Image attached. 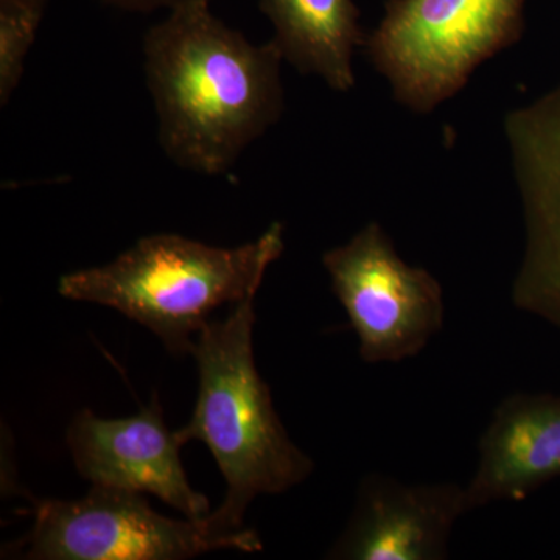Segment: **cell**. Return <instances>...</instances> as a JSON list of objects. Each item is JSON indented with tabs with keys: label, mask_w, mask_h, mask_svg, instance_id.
<instances>
[{
	"label": "cell",
	"mask_w": 560,
	"mask_h": 560,
	"mask_svg": "<svg viewBox=\"0 0 560 560\" xmlns=\"http://www.w3.org/2000/svg\"><path fill=\"white\" fill-rule=\"evenodd\" d=\"M469 511L466 488L456 482L405 485L389 475H368L329 558L447 559L453 528Z\"/></svg>",
	"instance_id": "9c48e42d"
},
{
	"label": "cell",
	"mask_w": 560,
	"mask_h": 560,
	"mask_svg": "<svg viewBox=\"0 0 560 560\" xmlns=\"http://www.w3.org/2000/svg\"><path fill=\"white\" fill-rule=\"evenodd\" d=\"M323 267L364 363L415 359L444 327L440 280L401 259L377 221L361 228L345 245L326 250Z\"/></svg>",
	"instance_id": "5b68a950"
},
{
	"label": "cell",
	"mask_w": 560,
	"mask_h": 560,
	"mask_svg": "<svg viewBox=\"0 0 560 560\" xmlns=\"http://www.w3.org/2000/svg\"><path fill=\"white\" fill-rule=\"evenodd\" d=\"M283 232L276 221L256 241L235 248L150 235L109 264L62 276L58 291L120 312L153 331L172 355L184 357L217 308L256 298L285 249Z\"/></svg>",
	"instance_id": "3957f363"
},
{
	"label": "cell",
	"mask_w": 560,
	"mask_h": 560,
	"mask_svg": "<svg viewBox=\"0 0 560 560\" xmlns=\"http://www.w3.org/2000/svg\"><path fill=\"white\" fill-rule=\"evenodd\" d=\"M254 300L234 305L224 319L209 320L194 341L200 390L194 415L176 431L180 444L200 441L226 481V497L208 515L220 534H237L253 500L296 488L311 477L313 460L290 440L270 386L254 361Z\"/></svg>",
	"instance_id": "7a4b0ae2"
},
{
	"label": "cell",
	"mask_w": 560,
	"mask_h": 560,
	"mask_svg": "<svg viewBox=\"0 0 560 560\" xmlns=\"http://www.w3.org/2000/svg\"><path fill=\"white\" fill-rule=\"evenodd\" d=\"M525 0H386L364 40L394 98L420 116L458 94L482 62L523 35Z\"/></svg>",
	"instance_id": "277c9868"
},
{
	"label": "cell",
	"mask_w": 560,
	"mask_h": 560,
	"mask_svg": "<svg viewBox=\"0 0 560 560\" xmlns=\"http://www.w3.org/2000/svg\"><path fill=\"white\" fill-rule=\"evenodd\" d=\"M504 135L525 220L512 302L560 330V83L508 113Z\"/></svg>",
	"instance_id": "52a82bcc"
},
{
	"label": "cell",
	"mask_w": 560,
	"mask_h": 560,
	"mask_svg": "<svg viewBox=\"0 0 560 560\" xmlns=\"http://www.w3.org/2000/svg\"><path fill=\"white\" fill-rule=\"evenodd\" d=\"M560 478V396L504 397L478 441V464L466 486L470 511L495 501H523Z\"/></svg>",
	"instance_id": "30bf717a"
},
{
	"label": "cell",
	"mask_w": 560,
	"mask_h": 560,
	"mask_svg": "<svg viewBox=\"0 0 560 560\" xmlns=\"http://www.w3.org/2000/svg\"><path fill=\"white\" fill-rule=\"evenodd\" d=\"M68 447L92 485L151 493L191 521L210 514L209 500L190 486L179 455L183 444L165 427L156 396L130 418L79 412L68 430Z\"/></svg>",
	"instance_id": "ba28073f"
},
{
	"label": "cell",
	"mask_w": 560,
	"mask_h": 560,
	"mask_svg": "<svg viewBox=\"0 0 560 560\" xmlns=\"http://www.w3.org/2000/svg\"><path fill=\"white\" fill-rule=\"evenodd\" d=\"M27 544V558L40 560H180L261 550L254 530L220 534L208 518L175 521L142 493L97 485L80 500L40 501Z\"/></svg>",
	"instance_id": "8992f818"
},
{
	"label": "cell",
	"mask_w": 560,
	"mask_h": 560,
	"mask_svg": "<svg viewBox=\"0 0 560 560\" xmlns=\"http://www.w3.org/2000/svg\"><path fill=\"white\" fill-rule=\"evenodd\" d=\"M142 51L158 139L180 168L226 173L282 117L279 47L250 43L210 2L168 11L143 36Z\"/></svg>",
	"instance_id": "6da1fadb"
},
{
	"label": "cell",
	"mask_w": 560,
	"mask_h": 560,
	"mask_svg": "<svg viewBox=\"0 0 560 560\" xmlns=\"http://www.w3.org/2000/svg\"><path fill=\"white\" fill-rule=\"evenodd\" d=\"M47 0H0V103L16 91L39 31Z\"/></svg>",
	"instance_id": "7c38bea8"
},
{
	"label": "cell",
	"mask_w": 560,
	"mask_h": 560,
	"mask_svg": "<svg viewBox=\"0 0 560 560\" xmlns=\"http://www.w3.org/2000/svg\"><path fill=\"white\" fill-rule=\"evenodd\" d=\"M106 5L132 13H151L154 10L172 11L189 3L210 2V0H101Z\"/></svg>",
	"instance_id": "4fadbf2b"
},
{
	"label": "cell",
	"mask_w": 560,
	"mask_h": 560,
	"mask_svg": "<svg viewBox=\"0 0 560 560\" xmlns=\"http://www.w3.org/2000/svg\"><path fill=\"white\" fill-rule=\"evenodd\" d=\"M260 10L275 27L283 61L330 90L352 91L353 54L368 36L353 0H260Z\"/></svg>",
	"instance_id": "8fae6325"
}]
</instances>
